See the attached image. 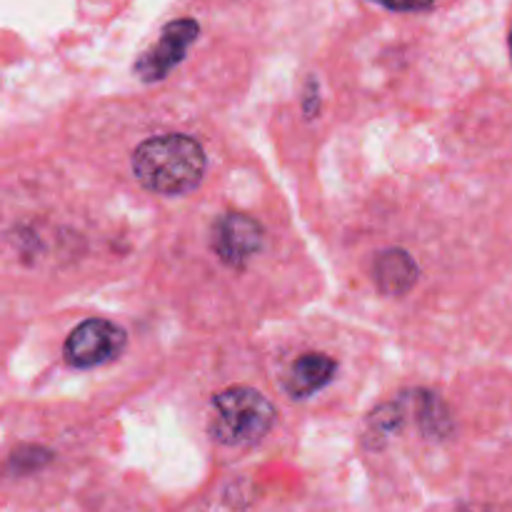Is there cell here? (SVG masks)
Returning a JSON list of instances; mask_svg holds the SVG:
<instances>
[{
    "label": "cell",
    "instance_id": "6da1fadb",
    "mask_svg": "<svg viewBox=\"0 0 512 512\" xmlns=\"http://www.w3.org/2000/svg\"><path fill=\"white\" fill-rule=\"evenodd\" d=\"M205 173V150L183 133L155 135L133 153V175L143 188L158 195H185L195 190Z\"/></svg>",
    "mask_w": 512,
    "mask_h": 512
},
{
    "label": "cell",
    "instance_id": "7a4b0ae2",
    "mask_svg": "<svg viewBox=\"0 0 512 512\" xmlns=\"http://www.w3.org/2000/svg\"><path fill=\"white\" fill-rule=\"evenodd\" d=\"M275 423V408L263 393L248 385H235L223 390L213 400L210 435L220 445L240 448L253 445L268 435Z\"/></svg>",
    "mask_w": 512,
    "mask_h": 512
},
{
    "label": "cell",
    "instance_id": "3957f363",
    "mask_svg": "<svg viewBox=\"0 0 512 512\" xmlns=\"http://www.w3.org/2000/svg\"><path fill=\"white\" fill-rule=\"evenodd\" d=\"M125 350V330L103 318L80 323L65 340V360L73 368H95L110 363Z\"/></svg>",
    "mask_w": 512,
    "mask_h": 512
},
{
    "label": "cell",
    "instance_id": "277c9868",
    "mask_svg": "<svg viewBox=\"0 0 512 512\" xmlns=\"http://www.w3.org/2000/svg\"><path fill=\"white\" fill-rule=\"evenodd\" d=\"M200 35V25L193 18L173 20V23L165 25L163 35H160L158 43L153 48L145 50L138 60H135V75H138L143 83H155V80H163L180 60L185 58L190 45L195 43V38Z\"/></svg>",
    "mask_w": 512,
    "mask_h": 512
},
{
    "label": "cell",
    "instance_id": "5b68a950",
    "mask_svg": "<svg viewBox=\"0 0 512 512\" xmlns=\"http://www.w3.org/2000/svg\"><path fill=\"white\" fill-rule=\"evenodd\" d=\"M263 245V228L245 213H225L213 225V250L230 268H243Z\"/></svg>",
    "mask_w": 512,
    "mask_h": 512
},
{
    "label": "cell",
    "instance_id": "8992f818",
    "mask_svg": "<svg viewBox=\"0 0 512 512\" xmlns=\"http://www.w3.org/2000/svg\"><path fill=\"white\" fill-rule=\"evenodd\" d=\"M335 370H338V363L330 355L305 353L290 368L288 378H285V390L293 400H305L323 390L335 378Z\"/></svg>",
    "mask_w": 512,
    "mask_h": 512
},
{
    "label": "cell",
    "instance_id": "52a82bcc",
    "mask_svg": "<svg viewBox=\"0 0 512 512\" xmlns=\"http://www.w3.org/2000/svg\"><path fill=\"white\" fill-rule=\"evenodd\" d=\"M375 285L385 295H405L418 283V265L405 250H385L375 258Z\"/></svg>",
    "mask_w": 512,
    "mask_h": 512
},
{
    "label": "cell",
    "instance_id": "ba28073f",
    "mask_svg": "<svg viewBox=\"0 0 512 512\" xmlns=\"http://www.w3.org/2000/svg\"><path fill=\"white\" fill-rule=\"evenodd\" d=\"M53 453L43 448H35V445H25V448H18L13 455H10V473L15 475H28L35 473V470L43 468L45 463H50Z\"/></svg>",
    "mask_w": 512,
    "mask_h": 512
},
{
    "label": "cell",
    "instance_id": "9c48e42d",
    "mask_svg": "<svg viewBox=\"0 0 512 512\" xmlns=\"http://www.w3.org/2000/svg\"><path fill=\"white\" fill-rule=\"evenodd\" d=\"M388 10H398V13H418V10H428L435 0H373Z\"/></svg>",
    "mask_w": 512,
    "mask_h": 512
},
{
    "label": "cell",
    "instance_id": "30bf717a",
    "mask_svg": "<svg viewBox=\"0 0 512 512\" xmlns=\"http://www.w3.org/2000/svg\"><path fill=\"white\" fill-rule=\"evenodd\" d=\"M510 43H512V38H510Z\"/></svg>",
    "mask_w": 512,
    "mask_h": 512
}]
</instances>
